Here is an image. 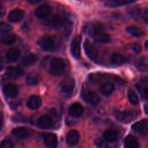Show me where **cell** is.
Returning a JSON list of instances; mask_svg holds the SVG:
<instances>
[{
    "label": "cell",
    "mask_w": 148,
    "mask_h": 148,
    "mask_svg": "<svg viewBox=\"0 0 148 148\" xmlns=\"http://www.w3.org/2000/svg\"><path fill=\"white\" fill-rule=\"evenodd\" d=\"M65 62L62 58L55 57L51 61L49 72L52 75L59 76L61 75L65 69Z\"/></svg>",
    "instance_id": "6da1fadb"
},
{
    "label": "cell",
    "mask_w": 148,
    "mask_h": 148,
    "mask_svg": "<svg viewBox=\"0 0 148 148\" xmlns=\"http://www.w3.org/2000/svg\"><path fill=\"white\" fill-rule=\"evenodd\" d=\"M75 88V81L72 78H66L62 81L60 85L61 94L65 98H69L72 95Z\"/></svg>",
    "instance_id": "7a4b0ae2"
},
{
    "label": "cell",
    "mask_w": 148,
    "mask_h": 148,
    "mask_svg": "<svg viewBox=\"0 0 148 148\" xmlns=\"http://www.w3.org/2000/svg\"><path fill=\"white\" fill-rule=\"evenodd\" d=\"M138 115V112L134 110H125V111H118L116 114V116L119 121L127 124L135 119Z\"/></svg>",
    "instance_id": "3957f363"
},
{
    "label": "cell",
    "mask_w": 148,
    "mask_h": 148,
    "mask_svg": "<svg viewBox=\"0 0 148 148\" xmlns=\"http://www.w3.org/2000/svg\"><path fill=\"white\" fill-rule=\"evenodd\" d=\"M84 49H85V52L87 56L90 60L95 63H98L100 62L99 53H98V50L95 46L92 43H90V41L88 40H85L84 43Z\"/></svg>",
    "instance_id": "277c9868"
},
{
    "label": "cell",
    "mask_w": 148,
    "mask_h": 148,
    "mask_svg": "<svg viewBox=\"0 0 148 148\" xmlns=\"http://www.w3.org/2000/svg\"><path fill=\"white\" fill-rule=\"evenodd\" d=\"M46 24L51 27H56V28H62L64 27L67 23V19L62 14H56L51 17H47Z\"/></svg>",
    "instance_id": "5b68a950"
},
{
    "label": "cell",
    "mask_w": 148,
    "mask_h": 148,
    "mask_svg": "<svg viewBox=\"0 0 148 148\" xmlns=\"http://www.w3.org/2000/svg\"><path fill=\"white\" fill-rule=\"evenodd\" d=\"M38 45L44 51H51L55 48V41L51 36H44L38 40Z\"/></svg>",
    "instance_id": "8992f818"
},
{
    "label": "cell",
    "mask_w": 148,
    "mask_h": 148,
    "mask_svg": "<svg viewBox=\"0 0 148 148\" xmlns=\"http://www.w3.org/2000/svg\"><path fill=\"white\" fill-rule=\"evenodd\" d=\"M81 42H82L81 36H77L76 37L74 38L71 43V53L72 56L77 59L80 58Z\"/></svg>",
    "instance_id": "52a82bcc"
},
{
    "label": "cell",
    "mask_w": 148,
    "mask_h": 148,
    "mask_svg": "<svg viewBox=\"0 0 148 148\" xmlns=\"http://www.w3.org/2000/svg\"><path fill=\"white\" fill-rule=\"evenodd\" d=\"M82 98L85 102L92 106L98 105L100 103V101H101L100 98L96 94L91 92V91L87 90H82Z\"/></svg>",
    "instance_id": "ba28073f"
},
{
    "label": "cell",
    "mask_w": 148,
    "mask_h": 148,
    "mask_svg": "<svg viewBox=\"0 0 148 148\" xmlns=\"http://www.w3.org/2000/svg\"><path fill=\"white\" fill-rule=\"evenodd\" d=\"M3 93L6 97L9 98H14L19 93L18 87L13 83L6 84L2 88Z\"/></svg>",
    "instance_id": "9c48e42d"
},
{
    "label": "cell",
    "mask_w": 148,
    "mask_h": 148,
    "mask_svg": "<svg viewBox=\"0 0 148 148\" xmlns=\"http://www.w3.org/2000/svg\"><path fill=\"white\" fill-rule=\"evenodd\" d=\"M132 129L133 131L136 132L146 135L147 134L148 131L147 119H144L137 121V122L133 124Z\"/></svg>",
    "instance_id": "30bf717a"
},
{
    "label": "cell",
    "mask_w": 148,
    "mask_h": 148,
    "mask_svg": "<svg viewBox=\"0 0 148 148\" xmlns=\"http://www.w3.org/2000/svg\"><path fill=\"white\" fill-rule=\"evenodd\" d=\"M51 12L52 9L50 6L48 5V4H42L36 9L35 13L38 18L46 19L47 17H50Z\"/></svg>",
    "instance_id": "8fae6325"
},
{
    "label": "cell",
    "mask_w": 148,
    "mask_h": 148,
    "mask_svg": "<svg viewBox=\"0 0 148 148\" xmlns=\"http://www.w3.org/2000/svg\"><path fill=\"white\" fill-rule=\"evenodd\" d=\"M24 73V71L20 66H9L6 70V75L12 79H17Z\"/></svg>",
    "instance_id": "7c38bea8"
},
{
    "label": "cell",
    "mask_w": 148,
    "mask_h": 148,
    "mask_svg": "<svg viewBox=\"0 0 148 148\" xmlns=\"http://www.w3.org/2000/svg\"><path fill=\"white\" fill-rule=\"evenodd\" d=\"M37 125L40 129H49L53 125V119L49 114L42 115L37 120Z\"/></svg>",
    "instance_id": "4fadbf2b"
},
{
    "label": "cell",
    "mask_w": 148,
    "mask_h": 148,
    "mask_svg": "<svg viewBox=\"0 0 148 148\" xmlns=\"http://www.w3.org/2000/svg\"><path fill=\"white\" fill-rule=\"evenodd\" d=\"M80 135L76 130H71L67 133L66 137V142L69 146H75L79 143Z\"/></svg>",
    "instance_id": "5bb4252c"
},
{
    "label": "cell",
    "mask_w": 148,
    "mask_h": 148,
    "mask_svg": "<svg viewBox=\"0 0 148 148\" xmlns=\"http://www.w3.org/2000/svg\"><path fill=\"white\" fill-rule=\"evenodd\" d=\"M84 108L83 106L79 103H74L69 106V114L71 116L78 118L83 114Z\"/></svg>",
    "instance_id": "9a60e30c"
},
{
    "label": "cell",
    "mask_w": 148,
    "mask_h": 148,
    "mask_svg": "<svg viewBox=\"0 0 148 148\" xmlns=\"http://www.w3.org/2000/svg\"><path fill=\"white\" fill-rule=\"evenodd\" d=\"M25 16V12L20 9L13 10L9 13L8 20L12 23H18L21 21Z\"/></svg>",
    "instance_id": "2e32d148"
},
{
    "label": "cell",
    "mask_w": 148,
    "mask_h": 148,
    "mask_svg": "<svg viewBox=\"0 0 148 148\" xmlns=\"http://www.w3.org/2000/svg\"><path fill=\"white\" fill-rule=\"evenodd\" d=\"M43 142L49 147H56L58 145V137L53 133H46L43 134Z\"/></svg>",
    "instance_id": "e0dca14e"
},
{
    "label": "cell",
    "mask_w": 148,
    "mask_h": 148,
    "mask_svg": "<svg viewBox=\"0 0 148 148\" xmlns=\"http://www.w3.org/2000/svg\"><path fill=\"white\" fill-rule=\"evenodd\" d=\"M147 85L148 82L147 77H145L136 85V88L139 91L140 95H142V98L145 101H147Z\"/></svg>",
    "instance_id": "ac0fdd59"
},
{
    "label": "cell",
    "mask_w": 148,
    "mask_h": 148,
    "mask_svg": "<svg viewBox=\"0 0 148 148\" xmlns=\"http://www.w3.org/2000/svg\"><path fill=\"white\" fill-rule=\"evenodd\" d=\"M137 0H108L106 2V6L111 8H115V7L133 4Z\"/></svg>",
    "instance_id": "d6986e66"
},
{
    "label": "cell",
    "mask_w": 148,
    "mask_h": 148,
    "mask_svg": "<svg viewBox=\"0 0 148 148\" xmlns=\"http://www.w3.org/2000/svg\"><path fill=\"white\" fill-rule=\"evenodd\" d=\"M106 31V27L105 25L102 24V23H96V24L92 25L90 27L88 33L91 37L93 38L94 36Z\"/></svg>",
    "instance_id": "ffe728a7"
},
{
    "label": "cell",
    "mask_w": 148,
    "mask_h": 148,
    "mask_svg": "<svg viewBox=\"0 0 148 148\" xmlns=\"http://www.w3.org/2000/svg\"><path fill=\"white\" fill-rule=\"evenodd\" d=\"M42 104L41 98L38 95H32L29 98L27 102V108L32 110L38 109L40 107Z\"/></svg>",
    "instance_id": "44dd1931"
},
{
    "label": "cell",
    "mask_w": 148,
    "mask_h": 148,
    "mask_svg": "<svg viewBox=\"0 0 148 148\" xmlns=\"http://www.w3.org/2000/svg\"><path fill=\"white\" fill-rule=\"evenodd\" d=\"M12 134L19 139H25L30 135V132L27 128L23 127H16L13 129L12 131Z\"/></svg>",
    "instance_id": "7402d4cb"
},
{
    "label": "cell",
    "mask_w": 148,
    "mask_h": 148,
    "mask_svg": "<svg viewBox=\"0 0 148 148\" xmlns=\"http://www.w3.org/2000/svg\"><path fill=\"white\" fill-rule=\"evenodd\" d=\"M119 137V134L117 131L114 129L110 128L108 129L105 132L103 133V138L106 142L109 143H113L117 140Z\"/></svg>",
    "instance_id": "603a6c76"
},
{
    "label": "cell",
    "mask_w": 148,
    "mask_h": 148,
    "mask_svg": "<svg viewBox=\"0 0 148 148\" xmlns=\"http://www.w3.org/2000/svg\"><path fill=\"white\" fill-rule=\"evenodd\" d=\"M115 90V85L113 82H105L100 87V92L105 96H109L114 92Z\"/></svg>",
    "instance_id": "cb8c5ba5"
},
{
    "label": "cell",
    "mask_w": 148,
    "mask_h": 148,
    "mask_svg": "<svg viewBox=\"0 0 148 148\" xmlns=\"http://www.w3.org/2000/svg\"><path fill=\"white\" fill-rule=\"evenodd\" d=\"M20 56V51L17 49H10L6 53V59L9 62H15Z\"/></svg>",
    "instance_id": "d4e9b609"
},
{
    "label": "cell",
    "mask_w": 148,
    "mask_h": 148,
    "mask_svg": "<svg viewBox=\"0 0 148 148\" xmlns=\"http://www.w3.org/2000/svg\"><path fill=\"white\" fill-rule=\"evenodd\" d=\"M25 81L30 86H35L40 82V75L36 72H30L26 77Z\"/></svg>",
    "instance_id": "484cf974"
},
{
    "label": "cell",
    "mask_w": 148,
    "mask_h": 148,
    "mask_svg": "<svg viewBox=\"0 0 148 148\" xmlns=\"http://www.w3.org/2000/svg\"><path fill=\"white\" fill-rule=\"evenodd\" d=\"M124 147L126 148H138L140 143L134 136L129 135L124 140Z\"/></svg>",
    "instance_id": "4316f807"
},
{
    "label": "cell",
    "mask_w": 148,
    "mask_h": 148,
    "mask_svg": "<svg viewBox=\"0 0 148 148\" xmlns=\"http://www.w3.org/2000/svg\"><path fill=\"white\" fill-rule=\"evenodd\" d=\"M126 31L128 34L134 36V37H140V36H144L145 34V32L140 27L136 25L129 26L126 29Z\"/></svg>",
    "instance_id": "83f0119b"
},
{
    "label": "cell",
    "mask_w": 148,
    "mask_h": 148,
    "mask_svg": "<svg viewBox=\"0 0 148 148\" xmlns=\"http://www.w3.org/2000/svg\"><path fill=\"white\" fill-rule=\"evenodd\" d=\"M17 40V36L13 33H6L1 36V42L4 45H12Z\"/></svg>",
    "instance_id": "f1b7e54d"
},
{
    "label": "cell",
    "mask_w": 148,
    "mask_h": 148,
    "mask_svg": "<svg viewBox=\"0 0 148 148\" xmlns=\"http://www.w3.org/2000/svg\"><path fill=\"white\" fill-rule=\"evenodd\" d=\"M147 56H144L139 59L136 62L135 65L136 67L137 68L139 71L143 72H147Z\"/></svg>",
    "instance_id": "f546056e"
},
{
    "label": "cell",
    "mask_w": 148,
    "mask_h": 148,
    "mask_svg": "<svg viewBox=\"0 0 148 148\" xmlns=\"http://www.w3.org/2000/svg\"><path fill=\"white\" fill-rule=\"evenodd\" d=\"M38 60V56L34 53H29L25 56L22 59V63L25 66H31L34 64Z\"/></svg>",
    "instance_id": "4dcf8cb0"
},
{
    "label": "cell",
    "mask_w": 148,
    "mask_h": 148,
    "mask_svg": "<svg viewBox=\"0 0 148 148\" xmlns=\"http://www.w3.org/2000/svg\"><path fill=\"white\" fill-rule=\"evenodd\" d=\"M92 38L95 40L96 42L100 43H106L111 40V36L110 35L107 33L106 31L101 33L100 34L97 35V36H94Z\"/></svg>",
    "instance_id": "1f68e13d"
},
{
    "label": "cell",
    "mask_w": 148,
    "mask_h": 148,
    "mask_svg": "<svg viewBox=\"0 0 148 148\" xmlns=\"http://www.w3.org/2000/svg\"><path fill=\"white\" fill-rule=\"evenodd\" d=\"M111 60L113 64H114L115 65H118V66L124 64L127 62L126 58L124 56H122V55L118 53H113L111 56Z\"/></svg>",
    "instance_id": "d6a6232c"
},
{
    "label": "cell",
    "mask_w": 148,
    "mask_h": 148,
    "mask_svg": "<svg viewBox=\"0 0 148 148\" xmlns=\"http://www.w3.org/2000/svg\"><path fill=\"white\" fill-rule=\"evenodd\" d=\"M128 98H129V101L131 103L132 105L137 106L139 104V98L137 94L136 93L135 91L132 89H130L128 91Z\"/></svg>",
    "instance_id": "836d02e7"
},
{
    "label": "cell",
    "mask_w": 148,
    "mask_h": 148,
    "mask_svg": "<svg viewBox=\"0 0 148 148\" xmlns=\"http://www.w3.org/2000/svg\"><path fill=\"white\" fill-rule=\"evenodd\" d=\"M14 145L11 141L8 140H4L0 143V148H12Z\"/></svg>",
    "instance_id": "e575fe53"
},
{
    "label": "cell",
    "mask_w": 148,
    "mask_h": 148,
    "mask_svg": "<svg viewBox=\"0 0 148 148\" xmlns=\"http://www.w3.org/2000/svg\"><path fill=\"white\" fill-rule=\"evenodd\" d=\"M12 30V27L6 23H0V33H8Z\"/></svg>",
    "instance_id": "d590c367"
},
{
    "label": "cell",
    "mask_w": 148,
    "mask_h": 148,
    "mask_svg": "<svg viewBox=\"0 0 148 148\" xmlns=\"http://www.w3.org/2000/svg\"><path fill=\"white\" fill-rule=\"evenodd\" d=\"M132 50L135 53H140L142 51V46L140 43H134L131 46Z\"/></svg>",
    "instance_id": "8d00e7d4"
},
{
    "label": "cell",
    "mask_w": 148,
    "mask_h": 148,
    "mask_svg": "<svg viewBox=\"0 0 148 148\" xmlns=\"http://www.w3.org/2000/svg\"><path fill=\"white\" fill-rule=\"evenodd\" d=\"M95 145L98 147H107L108 145L102 139H97L95 140Z\"/></svg>",
    "instance_id": "74e56055"
},
{
    "label": "cell",
    "mask_w": 148,
    "mask_h": 148,
    "mask_svg": "<svg viewBox=\"0 0 148 148\" xmlns=\"http://www.w3.org/2000/svg\"><path fill=\"white\" fill-rule=\"evenodd\" d=\"M12 121L14 122H25L26 121V119L23 116L17 114V115H14L12 117Z\"/></svg>",
    "instance_id": "f35d334b"
},
{
    "label": "cell",
    "mask_w": 148,
    "mask_h": 148,
    "mask_svg": "<svg viewBox=\"0 0 148 148\" xmlns=\"http://www.w3.org/2000/svg\"><path fill=\"white\" fill-rule=\"evenodd\" d=\"M130 14L134 17H138L140 13V9L138 7H134L130 10Z\"/></svg>",
    "instance_id": "ab89813d"
},
{
    "label": "cell",
    "mask_w": 148,
    "mask_h": 148,
    "mask_svg": "<svg viewBox=\"0 0 148 148\" xmlns=\"http://www.w3.org/2000/svg\"><path fill=\"white\" fill-rule=\"evenodd\" d=\"M142 17H143V20H144L145 23H147V21H148L147 9H145V10H144V12H143V16H142Z\"/></svg>",
    "instance_id": "60d3db41"
},
{
    "label": "cell",
    "mask_w": 148,
    "mask_h": 148,
    "mask_svg": "<svg viewBox=\"0 0 148 148\" xmlns=\"http://www.w3.org/2000/svg\"><path fill=\"white\" fill-rule=\"evenodd\" d=\"M3 121H4V116L1 112H0V130L2 128Z\"/></svg>",
    "instance_id": "b9f144b4"
},
{
    "label": "cell",
    "mask_w": 148,
    "mask_h": 148,
    "mask_svg": "<svg viewBox=\"0 0 148 148\" xmlns=\"http://www.w3.org/2000/svg\"><path fill=\"white\" fill-rule=\"evenodd\" d=\"M27 2H29L30 4H38V2H40L41 0H27Z\"/></svg>",
    "instance_id": "7bdbcfd3"
},
{
    "label": "cell",
    "mask_w": 148,
    "mask_h": 148,
    "mask_svg": "<svg viewBox=\"0 0 148 148\" xmlns=\"http://www.w3.org/2000/svg\"><path fill=\"white\" fill-rule=\"evenodd\" d=\"M144 109H145V112L146 114H147V105H145L144 106Z\"/></svg>",
    "instance_id": "ee69618b"
},
{
    "label": "cell",
    "mask_w": 148,
    "mask_h": 148,
    "mask_svg": "<svg viewBox=\"0 0 148 148\" xmlns=\"http://www.w3.org/2000/svg\"><path fill=\"white\" fill-rule=\"evenodd\" d=\"M145 48L146 50H147L148 48H147V40H146L145 43Z\"/></svg>",
    "instance_id": "f6af8a7d"
},
{
    "label": "cell",
    "mask_w": 148,
    "mask_h": 148,
    "mask_svg": "<svg viewBox=\"0 0 148 148\" xmlns=\"http://www.w3.org/2000/svg\"><path fill=\"white\" fill-rule=\"evenodd\" d=\"M0 2H1V0H0Z\"/></svg>",
    "instance_id": "bcb514c9"
}]
</instances>
